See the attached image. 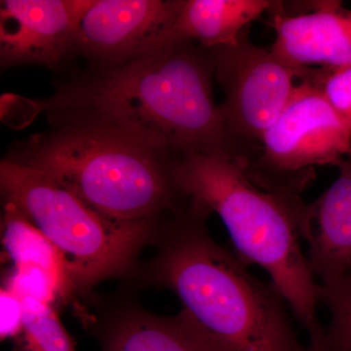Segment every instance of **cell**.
I'll return each instance as SVG.
<instances>
[{
	"label": "cell",
	"mask_w": 351,
	"mask_h": 351,
	"mask_svg": "<svg viewBox=\"0 0 351 351\" xmlns=\"http://www.w3.org/2000/svg\"><path fill=\"white\" fill-rule=\"evenodd\" d=\"M211 51L177 41L106 69L58 85L45 99L5 95L2 121L24 127L45 114L93 117L177 154L223 157L245 169L258 149L239 140L215 104Z\"/></svg>",
	"instance_id": "6da1fadb"
},
{
	"label": "cell",
	"mask_w": 351,
	"mask_h": 351,
	"mask_svg": "<svg viewBox=\"0 0 351 351\" xmlns=\"http://www.w3.org/2000/svg\"><path fill=\"white\" fill-rule=\"evenodd\" d=\"M212 212L189 199L161 226L156 256L134 278L166 288L180 314L218 351H311L300 343L274 283L247 270L210 234Z\"/></svg>",
	"instance_id": "7a4b0ae2"
},
{
	"label": "cell",
	"mask_w": 351,
	"mask_h": 351,
	"mask_svg": "<svg viewBox=\"0 0 351 351\" xmlns=\"http://www.w3.org/2000/svg\"><path fill=\"white\" fill-rule=\"evenodd\" d=\"M48 119V130L11 145L4 159L41 171L119 221L168 219L189 202L175 179L177 152L93 117Z\"/></svg>",
	"instance_id": "3957f363"
},
{
	"label": "cell",
	"mask_w": 351,
	"mask_h": 351,
	"mask_svg": "<svg viewBox=\"0 0 351 351\" xmlns=\"http://www.w3.org/2000/svg\"><path fill=\"white\" fill-rule=\"evenodd\" d=\"M175 179L184 196L221 218L240 261L267 272L309 339L323 338L318 284L300 243L301 196L263 191L237 164L198 152L179 154Z\"/></svg>",
	"instance_id": "277c9868"
},
{
	"label": "cell",
	"mask_w": 351,
	"mask_h": 351,
	"mask_svg": "<svg viewBox=\"0 0 351 351\" xmlns=\"http://www.w3.org/2000/svg\"><path fill=\"white\" fill-rule=\"evenodd\" d=\"M0 188L4 202L15 205L61 254L75 302L108 279L134 278L141 253L168 219L110 218L41 171L6 159Z\"/></svg>",
	"instance_id": "5b68a950"
},
{
	"label": "cell",
	"mask_w": 351,
	"mask_h": 351,
	"mask_svg": "<svg viewBox=\"0 0 351 351\" xmlns=\"http://www.w3.org/2000/svg\"><path fill=\"white\" fill-rule=\"evenodd\" d=\"M350 152L351 124L313 85L302 82L243 171L263 191L300 195L315 178L316 166L338 167Z\"/></svg>",
	"instance_id": "8992f818"
},
{
	"label": "cell",
	"mask_w": 351,
	"mask_h": 351,
	"mask_svg": "<svg viewBox=\"0 0 351 351\" xmlns=\"http://www.w3.org/2000/svg\"><path fill=\"white\" fill-rule=\"evenodd\" d=\"M215 75L223 92L225 123L245 144L260 149L263 136L288 103L299 69L271 49L249 40L247 31L232 46L212 49Z\"/></svg>",
	"instance_id": "52a82bcc"
},
{
	"label": "cell",
	"mask_w": 351,
	"mask_h": 351,
	"mask_svg": "<svg viewBox=\"0 0 351 351\" xmlns=\"http://www.w3.org/2000/svg\"><path fill=\"white\" fill-rule=\"evenodd\" d=\"M184 0H94L76 29L73 55L106 69L164 47Z\"/></svg>",
	"instance_id": "ba28073f"
},
{
	"label": "cell",
	"mask_w": 351,
	"mask_h": 351,
	"mask_svg": "<svg viewBox=\"0 0 351 351\" xmlns=\"http://www.w3.org/2000/svg\"><path fill=\"white\" fill-rule=\"evenodd\" d=\"M94 0H4L0 2V62L58 68L73 55L80 20Z\"/></svg>",
	"instance_id": "9c48e42d"
},
{
	"label": "cell",
	"mask_w": 351,
	"mask_h": 351,
	"mask_svg": "<svg viewBox=\"0 0 351 351\" xmlns=\"http://www.w3.org/2000/svg\"><path fill=\"white\" fill-rule=\"evenodd\" d=\"M271 49L293 68L351 66V11L339 1H315L298 15L271 14Z\"/></svg>",
	"instance_id": "30bf717a"
},
{
	"label": "cell",
	"mask_w": 351,
	"mask_h": 351,
	"mask_svg": "<svg viewBox=\"0 0 351 351\" xmlns=\"http://www.w3.org/2000/svg\"><path fill=\"white\" fill-rule=\"evenodd\" d=\"M331 186L304 208L301 237L308 246L307 261L320 284L351 272V152L338 166Z\"/></svg>",
	"instance_id": "8fae6325"
},
{
	"label": "cell",
	"mask_w": 351,
	"mask_h": 351,
	"mask_svg": "<svg viewBox=\"0 0 351 351\" xmlns=\"http://www.w3.org/2000/svg\"><path fill=\"white\" fill-rule=\"evenodd\" d=\"M95 335L101 351H218L181 314L164 317L128 304L104 318Z\"/></svg>",
	"instance_id": "7c38bea8"
},
{
	"label": "cell",
	"mask_w": 351,
	"mask_h": 351,
	"mask_svg": "<svg viewBox=\"0 0 351 351\" xmlns=\"http://www.w3.org/2000/svg\"><path fill=\"white\" fill-rule=\"evenodd\" d=\"M269 0H184L164 46L193 41L205 49L235 45L247 27L269 11Z\"/></svg>",
	"instance_id": "4fadbf2b"
},
{
	"label": "cell",
	"mask_w": 351,
	"mask_h": 351,
	"mask_svg": "<svg viewBox=\"0 0 351 351\" xmlns=\"http://www.w3.org/2000/svg\"><path fill=\"white\" fill-rule=\"evenodd\" d=\"M2 258L11 265H32L47 271L59 283L66 304H75L63 257L19 209L4 202L1 221Z\"/></svg>",
	"instance_id": "5bb4252c"
},
{
	"label": "cell",
	"mask_w": 351,
	"mask_h": 351,
	"mask_svg": "<svg viewBox=\"0 0 351 351\" xmlns=\"http://www.w3.org/2000/svg\"><path fill=\"white\" fill-rule=\"evenodd\" d=\"M22 301L24 319L13 339V351H76L75 339L64 327L56 307L32 298Z\"/></svg>",
	"instance_id": "9a60e30c"
},
{
	"label": "cell",
	"mask_w": 351,
	"mask_h": 351,
	"mask_svg": "<svg viewBox=\"0 0 351 351\" xmlns=\"http://www.w3.org/2000/svg\"><path fill=\"white\" fill-rule=\"evenodd\" d=\"M318 304L327 309L324 351H351V272L326 284H318Z\"/></svg>",
	"instance_id": "2e32d148"
},
{
	"label": "cell",
	"mask_w": 351,
	"mask_h": 351,
	"mask_svg": "<svg viewBox=\"0 0 351 351\" xmlns=\"http://www.w3.org/2000/svg\"><path fill=\"white\" fill-rule=\"evenodd\" d=\"M2 288L19 297L32 298L56 308L66 306L59 283L45 270L32 265H11L4 276Z\"/></svg>",
	"instance_id": "e0dca14e"
},
{
	"label": "cell",
	"mask_w": 351,
	"mask_h": 351,
	"mask_svg": "<svg viewBox=\"0 0 351 351\" xmlns=\"http://www.w3.org/2000/svg\"><path fill=\"white\" fill-rule=\"evenodd\" d=\"M299 78L313 85L332 110L351 124V66L301 69Z\"/></svg>",
	"instance_id": "ac0fdd59"
},
{
	"label": "cell",
	"mask_w": 351,
	"mask_h": 351,
	"mask_svg": "<svg viewBox=\"0 0 351 351\" xmlns=\"http://www.w3.org/2000/svg\"><path fill=\"white\" fill-rule=\"evenodd\" d=\"M1 341L15 339L19 335L24 319V306L22 299L10 291L1 288Z\"/></svg>",
	"instance_id": "d6986e66"
},
{
	"label": "cell",
	"mask_w": 351,
	"mask_h": 351,
	"mask_svg": "<svg viewBox=\"0 0 351 351\" xmlns=\"http://www.w3.org/2000/svg\"><path fill=\"white\" fill-rule=\"evenodd\" d=\"M308 348L311 351H324L323 350V341L320 343H311V345H309Z\"/></svg>",
	"instance_id": "ffe728a7"
}]
</instances>
